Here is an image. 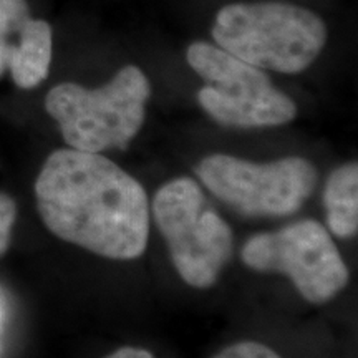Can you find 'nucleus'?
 I'll list each match as a JSON object with an SVG mask.
<instances>
[{"label": "nucleus", "instance_id": "f257e3e1", "mask_svg": "<svg viewBox=\"0 0 358 358\" xmlns=\"http://www.w3.org/2000/svg\"><path fill=\"white\" fill-rule=\"evenodd\" d=\"M35 198L47 229L113 261L143 256L150 199L140 182L100 153L57 150L43 163Z\"/></svg>", "mask_w": 358, "mask_h": 358}, {"label": "nucleus", "instance_id": "f03ea898", "mask_svg": "<svg viewBox=\"0 0 358 358\" xmlns=\"http://www.w3.org/2000/svg\"><path fill=\"white\" fill-rule=\"evenodd\" d=\"M214 42L231 55L277 73L295 75L320 57L329 29L320 15L287 2H236L214 17Z\"/></svg>", "mask_w": 358, "mask_h": 358}, {"label": "nucleus", "instance_id": "7ed1b4c3", "mask_svg": "<svg viewBox=\"0 0 358 358\" xmlns=\"http://www.w3.org/2000/svg\"><path fill=\"white\" fill-rule=\"evenodd\" d=\"M151 85L141 69L123 66L108 83L90 90L60 83L45 98V110L58 123L71 150L101 153L127 148L145 123Z\"/></svg>", "mask_w": 358, "mask_h": 358}, {"label": "nucleus", "instance_id": "20e7f679", "mask_svg": "<svg viewBox=\"0 0 358 358\" xmlns=\"http://www.w3.org/2000/svg\"><path fill=\"white\" fill-rule=\"evenodd\" d=\"M186 60L204 80L198 92L201 108L222 127L274 128L297 116L295 101L272 85L266 71L217 45L191 43Z\"/></svg>", "mask_w": 358, "mask_h": 358}, {"label": "nucleus", "instance_id": "39448f33", "mask_svg": "<svg viewBox=\"0 0 358 358\" xmlns=\"http://www.w3.org/2000/svg\"><path fill=\"white\" fill-rule=\"evenodd\" d=\"M153 216L181 279L196 289L213 287L232 254V231L201 187L191 178L166 182L153 199Z\"/></svg>", "mask_w": 358, "mask_h": 358}, {"label": "nucleus", "instance_id": "423d86ee", "mask_svg": "<svg viewBox=\"0 0 358 358\" xmlns=\"http://www.w3.org/2000/svg\"><path fill=\"white\" fill-rule=\"evenodd\" d=\"M196 171L216 198L248 216L280 217L299 211L319 179L310 161L299 156L252 163L229 155H211Z\"/></svg>", "mask_w": 358, "mask_h": 358}, {"label": "nucleus", "instance_id": "0eeeda50", "mask_svg": "<svg viewBox=\"0 0 358 358\" xmlns=\"http://www.w3.org/2000/svg\"><path fill=\"white\" fill-rule=\"evenodd\" d=\"M241 257L252 271L289 275L310 303L332 301L350 279L329 231L312 219L252 236L244 244Z\"/></svg>", "mask_w": 358, "mask_h": 358}, {"label": "nucleus", "instance_id": "6e6552de", "mask_svg": "<svg viewBox=\"0 0 358 358\" xmlns=\"http://www.w3.org/2000/svg\"><path fill=\"white\" fill-rule=\"evenodd\" d=\"M52 62V27L45 20L30 19L20 30L8 70L19 88H35L47 78Z\"/></svg>", "mask_w": 358, "mask_h": 358}, {"label": "nucleus", "instance_id": "1a4fd4ad", "mask_svg": "<svg viewBox=\"0 0 358 358\" xmlns=\"http://www.w3.org/2000/svg\"><path fill=\"white\" fill-rule=\"evenodd\" d=\"M327 221L335 236L352 237L358 231V164L347 163L332 171L324 191Z\"/></svg>", "mask_w": 358, "mask_h": 358}, {"label": "nucleus", "instance_id": "9d476101", "mask_svg": "<svg viewBox=\"0 0 358 358\" xmlns=\"http://www.w3.org/2000/svg\"><path fill=\"white\" fill-rule=\"evenodd\" d=\"M29 20L27 0H0V77L8 69L20 30Z\"/></svg>", "mask_w": 358, "mask_h": 358}, {"label": "nucleus", "instance_id": "9b49d317", "mask_svg": "<svg viewBox=\"0 0 358 358\" xmlns=\"http://www.w3.org/2000/svg\"><path fill=\"white\" fill-rule=\"evenodd\" d=\"M214 358H282L279 353L259 342H239L224 348Z\"/></svg>", "mask_w": 358, "mask_h": 358}, {"label": "nucleus", "instance_id": "f8f14e48", "mask_svg": "<svg viewBox=\"0 0 358 358\" xmlns=\"http://www.w3.org/2000/svg\"><path fill=\"white\" fill-rule=\"evenodd\" d=\"M17 217V206L8 194L0 192V257L7 252L10 245L12 226Z\"/></svg>", "mask_w": 358, "mask_h": 358}, {"label": "nucleus", "instance_id": "ddd939ff", "mask_svg": "<svg viewBox=\"0 0 358 358\" xmlns=\"http://www.w3.org/2000/svg\"><path fill=\"white\" fill-rule=\"evenodd\" d=\"M105 358H155L153 353H150L145 348L138 347H122L118 350L110 353L108 357Z\"/></svg>", "mask_w": 358, "mask_h": 358}]
</instances>
